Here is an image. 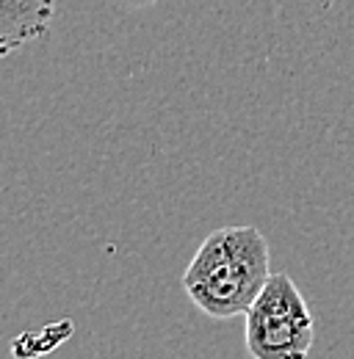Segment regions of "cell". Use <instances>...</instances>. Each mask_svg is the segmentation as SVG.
I'll use <instances>...</instances> for the list:
<instances>
[{
  "label": "cell",
  "instance_id": "1",
  "mask_svg": "<svg viewBox=\"0 0 354 359\" xmlns=\"http://www.w3.org/2000/svg\"><path fill=\"white\" fill-rule=\"evenodd\" d=\"M271 276L268 241L258 226H219L183 273L191 304L214 320L244 315Z\"/></svg>",
  "mask_w": 354,
  "mask_h": 359
},
{
  "label": "cell",
  "instance_id": "2",
  "mask_svg": "<svg viewBox=\"0 0 354 359\" xmlns=\"http://www.w3.org/2000/svg\"><path fill=\"white\" fill-rule=\"evenodd\" d=\"M247 318V351L255 359H302L315 340V320L296 282L277 271L268 276Z\"/></svg>",
  "mask_w": 354,
  "mask_h": 359
},
{
  "label": "cell",
  "instance_id": "3",
  "mask_svg": "<svg viewBox=\"0 0 354 359\" xmlns=\"http://www.w3.org/2000/svg\"><path fill=\"white\" fill-rule=\"evenodd\" d=\"M55 0H0V58L47 36Z\"/></svg>",
  "mask_w": 354,
  "mask_h": 359
}]
</instances>
